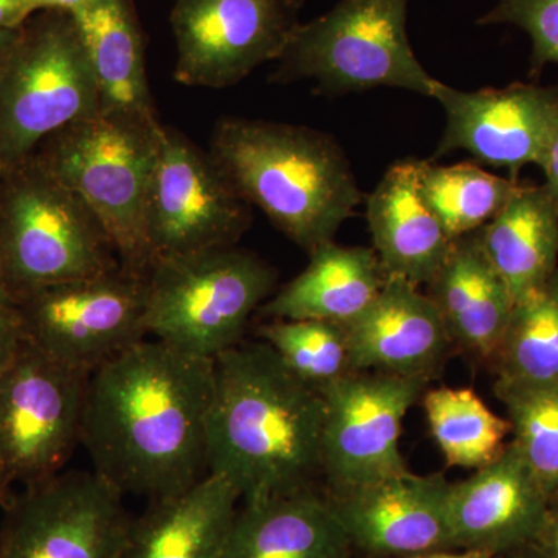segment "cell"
I'll list each match as a JSON object with an SVG mask.
<instances>
[{
    "label": "cell",
    "instance_id": "31",
    "mask_svg": "<svg viewBox=\"0 0 558 558\" xmlns=\"http://www.w3.org/2000/svg\"><path fill=\"white\" fill-rule=\"evenodd\" d=\"M478 24L520 28L531 39L535 69L550 62L558 64V0H495Z\"/></svg>",
    "mask_w": 558,
    "mask_h": 558
},
{
    "label": "cell",
    "instance_id": "34",
    "mask_svg": "<svg viewBox=\"0 0 558 558\" xmlns=\"http://www.w3.org/2000/svg\"><path fill=\"white\" fill-rule=\"evenodd\" d=\"M35 13L33 0H0V31H20Z\"/></svg>",
    "mask_w": 558,
    "mask_h": 558
},
{
    "label": "cell",
    "instance_id": "6",
    "mask_svg": "<svg viewBox=\"0 0 558 558\" xmlns=\"http://www.w3.org/2000/svg\"><path fill=\"white\" fill-rule=\"evenodd\" d=\"M143 281L148 336L186 354L216 359L244 340L250 317L274 292L277 274L231 245L153 259Z\"/></svg>",
    "mask_w": 558,
    "mask_h": 558
},
{
    "label": "cell",
    "instance_id": "2",
    "mask_svg": "<svg viewBox=\"0 0 558 558\" xmlns=\"http://www.w3.org/2000/svg\"><path fill=\"white\" fill-rule=\"evenodd\" d=\"M323 396L293 376L266 341L215 359L208 473L256 501L312 488L322 473Z\"/></svg>",
    "mask_w": 558,
    "mask_h": 558
},
{
    "label": "cell",
    "instance_id": "3",
    "mask_svg": "<svg viewBox=\"0 0 558 558\" xmlns=\"http://www.w3.org/2000/svg\"><path fill=\"white\" fill-rule=\"evenodd\" d=\"M209 157L248 205L307 253L336 240L363 201L339 143L311 128L223 119Z\"/></svg>",
    "mask_w": 558,
    "mask_h": 558
},
{
    "label": "cell",
    "instance_id": "22",
    "mask_svg": "<svg viewBox=\"0 0 558 558\" xmlns=\"http://www.w3.org/2000/svg\"><path fill=\"white\" fill-rule=\"evenodd\" d=\"M240 501L233 484L207 473L132 520L123 558H223Z\"/></svg>",
    "mask_w": 558,
    "mask_h": 558
},
{
    "label": "cell",
    "instance_id": "41",
    "mask_svg": "<svg viewBox=\"0 0 558 558\" xmlns=\"http://www.w3.org/2000/svg\"><path fill=\"white\" fill-rule=\"evenodd\" d=\"M290 2H292L293 9H299V7L301 5V3L304 2V0H290Z\"/></svg>",
    "mask_w": 558,
    "mask_h": 558
},
{
    "label": "cell",
    "instance_id": "36",
    "mask_svg": "<svg viewBox=\"0 0 558 558\" xmlns=\"http://www.w3.org/2000/svg\"><path fill=\"white\" fill-rule=\"evenodd\" d=\"M494 554L481 549H438L405 558H494Z\"/></svg>",
    "mask_w": 558,
    "mask_h": 558
},
{
    "label": "cell",
    "instance_id": "20",
    "mask_svg": "<svg viewBox=\"0 0 558 558\" xmlns=\"http://www.w3.org/2000/svg\"><path fill=\"white\" fill-rule=\"evenodd\" d=\"M427 288L454 347L494 362L515 301L484 253L478 231L451 242Z\"/></svg>",
    "mask_w": 558,
    "mask_h": 558
},
{
    "label": "cell",
    "instance_id": "18",
    "mask_svg": "<svg viewBox=\"0 0 558 558\" xmlns=\"http://www.w3.org/2000/svg\"><path fill=\"white\" fill-rule=\"evenodd\" d=\"M344 329L354 371L432 380L454 348L436 304L402 278H387Z\"/></svg>",
    "mask_w": 558,
    "mask_h": 558
},
{
    "label": "cell",
    "instance_id": "27",
    "mask_svg": "<svg viewBox=\"0 0 558 558\" xmlns=\"http://www.w3.org/2000/svg\"><path fill=\"white\" fill-rule=\"evenodd\" d=\"M417 174L425 202L451 240L487 226L520 186L519 180L499 178L475 163L446 167L417 160Z\"/></svg>",
    "mask_w": 558,
    "mask_h": 558
},
{
    "label": "cell",
    "instance_id": "21",
    "mask_svg": "<svg viewBox=\"0 0 558 558\" xmlns=\"http://www.w3.org/2000/svg\"><path fill=\"white\" fill-rule=\"evenodd\" d=\"M351 546L330 498L307 488L242 501L223 558H349Z\"/></svg>",
    "mask_w": 558,
    "mask_h": 558
},
{
    "label": "cell",
    "instance_id": "33",
    "mask_svg": "<svg viewBox=\"0 0 558 558\" xmlns=\"http://www.w3.org/2000/svg\"><path fill=\"white\" fill-rule=\"evenodd\" d=\"M538 167L542 168L545 174V186L550 196L558 204V123L550 132L548 143L543 149L542 159L538 161Z\"/></svg>",
    "mask_w": 558,
    "mask_h": 558
},
{
    "label": "cell",
    "instance_id": "29",
    "mask_svg": "<svg viewBox=\"0 0 558 558\" xmlns=\"http://www.w3.org/2000/svg\"><path fill=\"white\" fill-rule=\"evenodd\" d=\"M510 435L550 499L558 497V385L497 380Z\"/></svg>",
    "mask_w": 558,
    "mask_h": 558
},
{
    "label": "cell",
    "instance_id": "10",
    "mask_svg": "<svg viewBox=\"0 0 558 558\" xmlns=\"http://www.w3.org/2000/svg\"><path fill=\"white\" fill-rule=\"evenodd\" d=\"M123 498L95 470L27 484L3 506L0 558H123L132 526Z\"/></svg>",
    "mask_w": 558,
    "mask_h": 558
},
{
    "label": "cell",
    "instance_id": "28",
    "mask_svg": "<svg viewBox=\"0 0 558 558\" xmlns=\"http://www.w3.org/2000/svg\"><path fill=\"white\" fill-rule=\"evenodd\" d=\"M492 363L497 380L558 385V269L515 303Z\"/></svg>",
    "mask_w": 558,
    "mask_h": 558
},
{
    "label": "cell",
    "instance_id": "19",
    "mask_svg": "<svg viewBox=\"0 0 558 558\" xmlns=\"http://www.w3.org/2000/svg\"><path fill=\"white\" fill-rule=\"evenodd\" d=\"M374 252L387 278L427 286L449 255L451 238L429 209L417 160L392 165L366 201Z\"/></svg>",
    "mask_w": 558,
    "mask_h": 558
},
{
    "label": "cell",
    "instance_id": "37",
    "mask_svg": "<svg viewBox=\"0 0 558 558\" xmlns=\"http://www.w3.org/2000/svg\"><path fill=\"white\" fill-rule=\"evenodd\" d=\"M89 0H33L36 11L57 10L65 11V13H75L76 10L83 9Z\"/></svg>",
    "mask_w": 558,
    "mask_h": 558
},
{
    "label": "cell",
    "instance_id": "14",
    "mask_svg": "<svg viewBox=\"0 0 558 558\" xmlns=\"http://www.w3.org/2000/svg\"><path fill=\"white\" fill-rule=\"evenodd\" d=\"M290 9V0H174V78L223 89L278 61L293 27Z\"/></svg>",
    "mask_w": 558,
    "mask_h": 558
},
{
    "label": "cell",
    "instance_id": "32",
    "mask_svg": "<svg viewBox=\"0 0 558 558\" xmlns=\"http://www.w3.org/2000/svg\"><path fill=\"white\" fill-rule=\"evenodd\" d=\"M22 343L24 330L16 307L13 303L0 301V373L10 365Z\"/></svg>",
    "mask_w": 558,
    "mask_h": 558
},
{
    "label": "cell",
    "instance_id": "11",
    "mask_svg": "<svg viewBox=\"0 0 558 558\" xmlns=\"http://www.w3.org/2000/svg\"><path fill=\"white\" fill-rule=\"evenodd\" d=\"M89 373L24 340L0 373V453L13 483L61 472L81 444Z\"/></svg>",
    "mask_w": 558,
    "mask_h": 558
},
{
    "label": "cell",
    "instance_id": "8",
    "mask_svg": "<svg viewBox=\"0 0 558 558\" xmlns=\"http://www.w3.org/2000/svg\"><path fill=\"white\" fill-rule=\"evenodd\" d=\"M98 110L100 90L72 14L31 17L0 61V170Z\"/></svg>",
    "mask_w": 558,
    "mask_h": 558
},
{
    "label": "cell",
    "instance_id": "4",
    "mask_svg": "<svg viewBox=\"0 0 558 558\" xmlns=\"http://www.w3.org/2000/svg\"><path fill=\"white\" fill-rule=\"evenodd\" d=\"M161 130L159 120L98 110L54 132L32 156L90 208L121 267L138 275L150 263L145 211Z\"/></svg>",
    "mask_w": 558,
    "mask_h": 558
},
{
    "label": "cell",
    "instance_id": "16",
    "mask_svg": "<svg viewBox=\"0 0 558 558\" xmlns=\"http://www.w3.org/2000/svg\"><path fill=\"white\" fill-rule=\"evenodd\" d=\"M444 473H400L330 498L352 546L371 556L410 557L451 548Z\"/></svg>",
    "mask_w": 558,
    "mask_h": 558
},
{
    "label": "cell",
    "instance_id": "39",
    "mask_svg": "<svg viewBox=\"0 0 558 558\" xmlns=\"http://www.w3.org/2000/svg\"><path fill=\"white\" fill-rule=\"evenodd\" d=\"M17 32L20 31H0V61L3 60L11 44L16 39Z\"/></svg>",
    "mask_w": 558,
    "mask_h": 558
},
{
    "label": "cell",
    "instance_id": "40",
    "mask_svg": "<svg viewBox=\"0 0 558 558\" xmlns=\"http://www.w3.org/2000/svg\"><path fill=\"white\" fill-rule=\"evenodd\" d=\"M0 301H7L11 303L9 293H7L5 286H3L2 278H0Z\"/></svg>",
    "mask_w": 558,
    "mask_h": 558
},
{
    "label": "cell",
    "instance_id": "23",
    "mask_svg": "<svg viewBox=\"0 0 558 558\" xmlns=\"http://www.w3.org/2000/svg\"><path fill=\"white\" fill-rule=\"evenodd\" d=\"M311 263L260 306L271 319H319L347 325L376 300L387 281L374 248L323 244Z\"/></svg>",
    "mask_w": 558,
    "mask_h": 558
},
{
    "label": "cell",
    "instance_id": "13",
    "mask_svg": "<svg viewBox=\"0 0 558 558\" xmlns=\"http://www.w3.org/2000/svg\"><path fill=\"white\" fill-rule=\"evenodd\" d=\"M250 222V205L211 157L163 126L145 211L150 260L231 247Z\"/></svg>",
    "mask_w": 558,
    "mask_h": 558
},
{
    "label": "cell",
    "instance_id": "26",
    "mask_svg": "<svg viewBox=\"0 0 558 558\" xmlns=\"http://www.w3.org/2000/svg\"><path fill=\"white\" fill-rule=\"evenodd\" d=\"M421 400L429 433L450 468L478 470L508 446V418L488 409L473 389H427Z\"/></svg>",
    "mask_w": 558,
    "mask_h": 558
},
{
    "label": "cell",
    "instance_id": "1",
    "mask_svg": "<svg viewBox=\"0 0 558 558\" xmlns=\"http://www.w3.org/2000/svg\"><path fill=\"white\" fill-rule=\"evenodd\" d=\"M215 359L142 340L92 371L81 444L123 495L171 497L208 473Z\"/></svg>",
    "mask_w": 558,
    "mask_h": 558
},
{
    "label": "cell",
    "instance_id": "38",
    "mask_svg": "<svg viewBox=\"0 0 558 558\" xmlns=\"http://www.w3.org/2000/svg\"><path fill=\"white\" fill-rule=\"evenodd\" d=\"M13 484L2 453H0V506H5L13 495L10 494V487Z\"/></svg>",
    "mask_w": 558,
    "mask_h": 558
},
{
    "label": "cell",
    "instance_id": "30",
    "mask_svg": "<svg viewBox=\"0 0 558 558\" xmlns=\"http://www.w3.org/2000/svg\"><path fill=\"white\" fill-rule=\"evenodd\" d=\"M258 333L293 376L318 391L354 373L347 329L339 323L271 319Z\"/></svg>",
    "mask_w": 558,
    "mask_h": 558
},
{
    "label": "cell",
    "instance_id": "24",
    "mask_svg": "<svg viewBox=\"0 0 558 558\" xmlns=\"http://www.w3.org/2000/svg\"><path fill=\"white\" fill-rule=\"evenodd\" d=\"M72 17L97 80L101 110L156 121L142 32L130 0H89Z\"/></svg>",
    "mask_w": 558,
    "mask_h": 558
},
{
    "label": "cell",
    "instance_id": "17",
    "mask_svg": "<svg viewBox=\"0 0 558 558\" xmlns=\"http://www.w3.org/2000/svg\"><path fill=\"white\" fill-rule=\"evenodd\" d=\"M515 444L468 480L451 483V548L481 549L497 556L537 538L550 506Z\"/></svg>",
    "mask_w": 558,
    "mask_h": 558
},
{
    "label": "cell",
    "instance_id": "15",
    "mask_svg": "<svg viewBox=\"0 0 558 558\" xmlns=\"http://www.w3.org/2000/svg\"><path fill=\"white\" fill-rule=\"evenodd\" d=\"M432 98L442 106L446 130L436 157L465 150L480 163L510 171L538 165L558 123V94L534 84L465 92L436 83Z\"/></svg>",
    "mask_w": 558,
    "mask_h": 558
},
{
    "label": "cell",
    "instance_id": "25",
    "mask_svg": "<svg viewBox=\"0 0 558 558\" xmlns=\"http://www.w3.org/2000/svg\"><path fill=\"white\" fill-rule=\"evenodd\" d=\"M478 236L515 303L558 269V204L543 185L520 183L505 208L478 230Z\"/></svg>",
    "mask_w": 558,
    "mask_h": 558
},
{
    "label": "cell",
    "instance_id": "12",
    "mask_svg": "<svg viewBox=\"0 0 558 558\" xmlns=\"http://www.w3.org/2000/svg\"><path fill=\"white\" fill-rule=\"evenodd\" d=\"M424 377L354 371L323 389L322 475L336 494L409 472L403 421L428 389Z\"/></svg>",
    "mask_w": 558,
    "mask_h": 558
},
{
    "label": "cell",
    "instance_id": "7",
    "mask_svg": "<svg viewBox=\"0 0 558 558\" xmlns=\"http://www.w3.org/2000/svg\"><path fill=\"white\" fill-rule=\"evenodd\" d=\"M410 0H340L328 13L293 24L274 81L314 80L326 94L391 87L432 98L433 78L407 33Z\"/></svg>",
    "mask_w": 558,
    "mask_h": 558
},
{
    "label": "cell",
    "instance_id": "9",
    "mask_svg": "<svg viewBox=\"0 0 558 558\" xmlns=\"http://www.w3.org/2000/svg\"><path fill=\"white\" fill-rule=\"evenodd\" d=\"M13 304L25 341L84 373L148 337L143 275L123 267L44 286Z\"/></svg>",
    "mask_w": 558,
    "mask_h": 558
},
{
    "label": "cell",
    "instance_id": "35",
    "mask_svg": "<svg viewBox=\"0 0 558 558\" xmlns=\"http://www.w3.org/2000/svg\"><path fill=\"white\" fill-rule=\"evenodd\" d=\"M537 538L542 543L543 558H558V497L550 501L548 515Z\"/></svg>",
    "mask_w": 558,
    "mask_h": 558
},
{
    "label": "cell",
    "instance_id": "5",
    "mask_svg": "<svg viewBox=\"0 0 558 558\" xmlns=\"http://www.w3.org/2000/svg\"><path fill=\"white\" fill-rule=\"evenodd\" d=\"M83 201L35 157L0 170V278L11 303L44 286L121 267Z\"/></svg>",
    "mask_w": 558,
    "mask_h": 558
}]
</instances>
